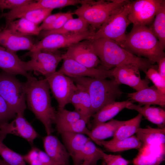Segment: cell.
<instances>
[{"instance_id": "60d3db41", "label": "cell", "mask_w": 165, "mask_h": 165, "mask_svg": "<svg viewBox=\"0 0 165 165\" xmlns=\"http://www.w3.org/2000/svg\"><path fill=\"white\" fill-rule=\"evenodd\" d=\"M39 150L37 147L32 146L27 153L23 156L24 161L30 165H44L39 157Z\"/></svg>"}, {"instance_id": "7a4b0ae2", "label": "cell", "mask_w": 165, "mask_h": 165, "mask_svg": "<svg viewBox=\"0 0 165 165\" xmlns=\"http://www.w3.org/2000/svg\"><path fill=\"white\" fill-rule=\"evenodd\" d=\"M94 51L101 63V67L109 70L121 65L138 67L145 73L150 68L155 66L146 58L130 53L115 42L106 38L91 40Z\"/></svg>"}, {"instance_id": "7bdbcfd3", "label": "cell", "mask_w": 165, "mask_h": 165, "mask_svg": "<svg viewBox=\"0 0 165 165\" xmlns=\"http://www.w3.org/2000/svg\"><path fill=\"white\" fill-rule=\"evenodd\" d=\"M38 155L40 160L44 165H61L52 159L45 152L40 149Z\"/></svg>"}, {"instance_id": "ac0fdd59", "label": "cell", "mask_w": 165, "mask_h": 165, "mask_svg": "<svg viewBox=\"0 0 165 165\" xmlns=\"http://www.w3.org/2000/svg\"><path fill=\"white\" fill-rule=\"evenodd\" d=\"M45 152L61 165H70V156L64 145L55 136L47 135L43 138Z\"/></svg>"}, {"instance_id": "3957f363", "label": "cell", "mask_w": 165, "mask_h": 165, "mask_svg": "<svg viewBox=\"0 0 165 165\" xmlns=\"http://www.w3.org/2000/svg\"><path fill=\"white\" fill-rule=\"evenodd\" d=\"M123 48L138 57H145L153 64L165 57L158 39L146 26L133 25L126 35Z\"/></svg>"}, {"instance_id": "ffe728a7", "label": "cell", "mask_w": 165, "mask_h": 165, "mask_svg": "<svg viewBox=\"0 0 165 165\" xmlns=\"http://www.w3.org/2000/svg\"><path fill=\"white\" fill-rule=\"evenodd\" d=\"M127 96L133 102H138L141 106L157 105L164 107L165 105V94L158 90L154 85L128 93Z\"/></svg>"}, {"instance_id": "5bb4252c", "label": "cell", "mask_w": 165, "mask_h": 165, "mask_svg": "<svg viewBox=\"0 0 165 165\" xmlns=\"http://www.w3.org/2000/svg\"><path fill=\"white\" fill-rule=\"evenodd\" d=\"M13 134L26 140L32 145L39 135L31 124L22 114H17L11 123L0 126V140L3 141L6 135Z\"/></svg>"}, {"instance_id": "d590c367", "label": "cell", "mask_w": 165, "mask_h": 165, "mask_svg": "<svg viewBox=\"0 0 165 165\" xmlns=\"http://www.w3.org/2000/svg\"><path fill=\"white\" fill-rule=\"evenodd\" d=\"M145 74L146 77L152 82L157 89L165 94V79L160 75L156 67L149 68Z\"/></svg>"}, {"instance_id": "8992f818", "label": "cell", "mask_w": 165, "mask_h": 165, "mask_svg": "<svg viewBox=\"0 0 165 165\" xmlns=\"http://www.w3.org/2000/svg\"><path fill=\"white\" fill-rule=\"evenodd\" d=\"M130 7V1H129L115 10L96 31L93 39L109 38L123 48L126 29L130 24L128 17Z\"/></svg>"}, {"instance_id": "f1b7e54d", "label": "cell", "mask_w": 165, "mask_h": 165, "mask_svg": "<svg viewBox=\"0 0 165 165\" xmlns=\"http://www.w3.org/2000/svg\"><path fill=\"white\" fill-rule=\"evenodd\" d=\"M5 28L26 36L38 35L41 32L38 25L23 18H19L11 21Z\"/></svg>"}, {"instance_id": "ba28073f", "label": "cell", "mask_w": 165, "mask_h": 165, "mask_svg": "<svg viewBox=\"0 0 165 165\" xmlns=\"http://www.w3.org/2000/svg\"><path fill=\"white\" fill-rule=\"evenodd\" d=\"M95 32L91 28L88 31L81 32L50 34L35 43L30 51L56 50L64 48H68L83 40H92Z\"/></svg>"}, {"instance_id": "4fadbf2b", "label": "cell", "mask_w": 165, "mask_h": 165, "mask_svg": "<svg viewBox=\"0 0 165 165\" xmlns=\"http://www.w3.org/2000/svg\"><path fill=\"white\" fill-rule=\"evenodd\" d=\"M62 56L71 59L87 67L96 68L101 63L96 55L91 40L86 39L68 48Z\"/></svg>"}, {"instance_id": "4dcf8cb0", "label": "cell", "mask_w": 165, "mask_h": 165, "mask_svg": "<svg viewBox=\"0 0 165 165\" xmlns=\"http://www.w3.org/2000/svg\"><path fill=\"white\" fill-rule=\"evenodd\" d=\"M142 116L140 113L134 117L124 123L119 127L112 139L121 140L130 137L137 132L140 128Z\"/></svg>"}, {"instance_id": "cb8c5ba5", "label": "cell", "mask_w": 165, "mask_h": 165, "mask_svg": "<svg viewBox=\"0 0 165 165\" xmlns=\"http://www.w3.org/2000/svg\"><path fill=\"white\" fill-rule=\"evenodd\" d=\"M135 134L143 146H165V128H155L149 126L146 128L140 127Z\"/></svg>"}, {"instance_id": "9a60e30c", "label": "cell", "mask_w": 165, "mask_h": 165, "mask_svg": "<svg viewBox=\"0 0 165 165\" xmlns=\"http://www.w3.org/2000/svg\"><path fill=\"white\" fill-rule=\"evenodd\" d=\"M140 70L131 65L121 64L113 69V78L119 85H128L138 91L148 87L149 79L141 78Z\"/></svg>"}, {"instance_id": "7402d4cb", "label": "cell", "mask_w": 165, "mask_h": 165, "mask_svg": "<svg viewBox=\"0 0 165 165\" xmlns=\"http://www.w3.org/2000/svg\"><path fill=\"white\" fill-rule=\"evenodd\" d=\"M130 102L133 103L131 100L115 101L105 106L92 116L93 119L91 123V129L112 119L122 110L126 108L127 104Z\"/></svg>"}, {"instance_id": "603a6c76", "label": "cell", "mask_w": 165, "mask_h": 165, "mask_svg": "<svg viewBox=\"0 0 165 165\" xmlns=\"http://www.w3.org/2000/svg\"><path fill=\"white\" fill-rule=\"evenodd\" d=\"M97 144L111 152H121L133 149L139 150L142 145L141 141L134 135L121 140L99 141Z\"/></svg>"}, {"instance_id": "74e56055", "label": "cell", "mask_w": 165, "mask_h": 165, "mask_svg": "<svg viewBox=\"0 0 165 165\" xmlns=\"http://www.w3.org/2000/svg\"><path fill=\"white\" fill-rule=\"evenodd\" d=\"M102 159L106 165H128L130 161L123 158L121 155L108 154L101 149Z\"/></svg>"}, {"instance_id": "d4e9b609", "label": "cell", "mask_w": 165, "mask_h": 165, "mask_svg": "<svg viewBox=\"0 0 165 165\" xmlns=\"http://www.w3.org/2000/svg\"><path fill=\"white\" fill-rule=\"evenodd\" d=\"M101 150L90 140L82 150L72 158L74 165H79L84 161L89 162L90 165H97L98 161L102 159Z\"/></svg>"}, {"instance_id": "44dd1931", "label": "cell", "mask_w": 165, "mask_h": 165, "mask_svg": "<svg viewBox=\"0 0 165 165\" xmlns=\"http://www.w3.org/2000/svg\"><path fill=\"white\" fill-rule=\"evenodd\" d=\"M126 108L136 111L149 122L160 128H165V111L162 108L146 105L142 107L133 103H129Z\"/></svg>"}, {"instance_id": "ee69618b", "label": "cell", "mask_w": 165, "mask_h": 165, "mask_svg": "<svg viewBox=\"0 0 165 165\" xmlns=\"http://www.w3.org/2000/svg\"><path fill=\"white\" fill-rule=\"evenodd\" d=\"M158 72L160 76L165 79V57L161 59L158 63Z\"/></svg>"}, {"instance_id": "277c9868", "label": "cell", "mask_w": 165, "mask_h": 165, "mask_svg": "<svg viewBox=\"0 0 165 165\" xmlns=\"http://www.w3.org/2000/svg\"><path fill=\"white\" fill-rule=\"evenodd\" d=\"M71 78L88 92L91 103V116L105 105L116 101L123 94L119 85L113 78L109 79L88 77Z\"/></svg>"}, {"instance_id": "7c38bea8", "label": "cell", "mask_w": 165, "mask_h": 165, "mask_svg": "<svg viewBox=\"0 0 165 165\" xmlns=\"http://www.w3.org/2000/svg\"><path fill=\"white\" fill-rule=\"evenodd\" d=\"M63 64L58 71L70 78L88 77L101 79H112L113 69L108 70L101 67L90 68L68 58L62 56Z\"/></svg>"}, {"instance_id": "ab89813d", "label": "cell", "mask_w": 165, "mask_h": 165, "mask_svg": "<svg viewBox=\"0 0 165 165\" xmlns=\"http://www.w3.org/2000/svg\"><path fill=\"white\" fill-rule=\"evenodd\" d=\"M73 13L68 11L62 14L51 24L46 27L43 31H51L61 28L69 20L73 18Z\"/></svg>"}, {"instance_id": "6da1fadb", "label": "cell", "mask_w": 165, "mask_h": 165, "mask_svg": "<svg viewBox=\"0 0 165 165\" xmlns=\"http://www.w3.org/2000/svg\"><path fill=\"white\" fill-rule=\"evenodd\" d=\"M26 78V100L28 107L43 124L47 135L52 134L57 111L52 105L48 83L45 79L38 80L30 74Z\"/></svg>"}, {"instance_id": "b9f144b4", "label": "cell", "mask_w": 165, "mask_h": 165, "mask_svg": "<svg viewBox=\"0 0 165 165\" xmlns=\"http://www.w3.org/2000/svg\"><path fill=\"white\" fill-rule=\"evenodd\" d=\"M62 13L61 12H59L53 14H51L47 16L41 25L39 26L40 31H43L46 27L53 23Z\"/></svg>"}, {"instance_id": "484cf974", "label": "cell", "mask_w": 165, "mask_h": 165, "mask_svg": "<svg viewBox=\"0 0 165 165\" xmlns=\"http://www.w3.org/2000/svg\"><path fill=\"white\" fill-rule=\"evenodd\" d=\"M60 134L64 145L72 158L82 150L88 141L91 140L81 134L64 132Z\"/></svg>"}, {"instance_id": "f6af8a7d", "label": "cell", "mask_w": 165, "mask_h": 165, "mask_svg": "<svg viewBox=\"0 0 165 165\" xmlns=\"http://www.w3.org/2000/svg\"><path fill=\"white\" fill-rule=\"evenodd\" d=\"M0 165H10L4 160L0 159Z\"/></svg>"}, {"instance_id": "1f68e13d", "label": "cell", "mask_w": 165, "mask_h": 165, "mask_svg": "<svg viewBox=\"0 0 165 165\" xmlns=\"http://www.w3.org/2000/svg\"><path fill=\"white\" fill-rule=\"evenodd\" d=\"M87 121L81 118L73 123L56 130L58 134L64 132H72L82 134L87 136L92 140L90 130L87 126Z\"/></svg>"}, {"instance_id": "681fc988", "label": "cell", "mask_w": 165, "mask_h": 165, "mask_svg": "<svg viewBox=\"0 0 165 165\" xmlns=\"http://www.w3.org/2000/svg\"></svg>"}, {"instance_id": "d6986e66", "label": "cell", "mask_w": 165, "mask_h": 165, "mask_svg": "<svg viewBox=\"0 0 165 165\" xmlns=\"http://www.w3.org/2000/svg\"><path fill=\"white\" fill-rule=\"evenodd\" d=\"M76 84L77 88L71 98L70 103L73 106L75 111L80 115L81 118L87 121V127L90 129H91L90 122L91 117V103L90 97L83 87Z\"/></svg>"}, {"instance_id": "8d00e7d4", "label": "cell", "mask_w": 165, "mask_h": 165, "mask_svg": "<svg viewBox=\"0 0 165 165\" xmlns=\"http://www.w3.org/2000/svg\"><path fill=\"white\" fill-rule=\"evenodd\" d=\"M16 114L0 95V126L14 118Z\"/></svg>"}, {"instance_id": "f35d334b", "label": "cell", "mask_w": 165, "mask_h": 165, "mask_svg": "<svg viewBox=\"0 0 165 165\" xmlns=\"http://www.w3.org/2000/svg\"><path fill=\"white\" fill-rule=\"evenodd\" d=\"M32 0H0V10L5 9L14 10L30 3Z\"/></svg>"}, {"instance_id": "bcb514c9", "label": "cell", "mask_w": 165, "mask_h": 165, "mask_svg": "<svg viewBox=\"0 0 165 165\" xmlns=\"http://www.w3.org/2000/svg\"><path fill=\"white\" fill-rule=\"evenodd\" d=\"M79 165H90V163L87 161H84Z\"/></svg>"}, {"instance_id": "4316f807", "label": "cell", "mask_w": 165, "mask_h": 165, "mask_svg": "<svg viewBox=\"0 0 165 165\" xmlns=\"http://www.w3.org/2000/svg\"><path fill=\"white\" fill-rule=\"evenodd\" d=\"M124 121L112 119L99 124L90 130L92 140L97 144L99 141L113 137L119 127Z\"/></svg>"}, {"instance_id": "8fae6325", "label": "cell", "mask_w": 165, "mask_h": 165, "mask_svg": "<svg viewBox=\"0 0 165 165\" xmlns=\"http://www.w3.org/2000/svg\"><path fill=\"white\" fill-rule=\"evenodd\" d=\"M164 0H137L130 1L128 14L133 25H150Z\"/></svg>"}, {"instance_id": "e575fe53", "label": "cell", "mask_w": 165, "mask_h": 165, "mask_svg": "<svg viewBox=\"0 0 165 165\" xmlns=\"http://www.w3.org/2000/svg\"><path fill=\"white\" fill-rule=\"evenodd\" d=\"M53 9H41L30 11L19 15L17 19L24 18L38 25L47 16L51 14Z\"/></svg>"}, {"instance_id": "5b68a950", "label": "cell", "mask_w": 165, "mask_h": 165, "mask_svg": "<svg viewBox=\"0 0 165 165\" xmlns=\"http://www.w3.org/2000/svg\"><path fill=\"white\" fill-rule=\"evenodd\" d=\"M129 1L82 0L81 6L73 13L86 21L96 31L115 10Z\"/></svg>"}, {"instance_id": "7dc6e473", "label": "cell", "mask_w": 165, "mask_h": 165, "mask_svg": "<svg viewBox=\"0 0 165 165\" xmlns=\"http://www.w3.org/2000/svg\"><path fill=\"white\" fill-rule=\"evenodd\" d=\"M101 165H106V163L104 161L102 162Z\"/></svg>"}, {"instance_id": "836d02e7", "label": "cell", "mask_w": 165, "mask_h": 165, "mask_svg": "<svg viewBox=\"0 0 165 165\" xmlns=\"http://www.w3.org/2000/svg\"><path fill=\"white\" fill-rule=\"evenodd\" d=\"M0 140V155L10 165H26L23 156L12 150Z\"/></svg>"}, {"instance_id": "f546056e", "label": "cell", "mask_w": 165, "mask_h": 165, "mask_svg": "<svg viewBox=\"0 0 165 165\" xmlns=\"http://www.w3.org/2000/svg\"><path fill=\"white\" fill-rule=\"evenodd\" d=\"M157 38L162 48H165V1L158 10L149 27Z\"/></svg>"}, {"instance_id": "d6a6232c", "label": "cell", "mask_w": 165, "mask_h": 165, "mask_svg": "<svg viewBox=\"0 0 165 165\" xmlns=\"http://www.w3.org/2000/svg\"><path fill=\"white\" fill-rule=\"evenodd\" d=\"M81 118L80 115L75 111H70L64 108L58 110L55 124L56 129L73 123Z\"/></svg>"}, {"instance_id": "c3c4849f", "label": "cell", "mask_w": 165, "mask_h": 165, "mask_svg": "<svg viewBox=\"0 0 165 165\" xmlns=\"http://www.w3.org/2000/svg\"><path fill=\"white\" fill-rule=\"evenodd\" d=\"M1 31V30H0V32Z\"/></svg>"}, {"instance_id": "9c48e42d", "label": "cell", "mask_w": 165, "mask_h": 165, "mask_svg": "<svg viewBox=\"0 0 165 165\" xmlns=\"http://www.w3.org/2000/svg\"><path fill=\"white\" fill-rule=\"evenodd\" d=\"M30 60L27 62L28 71H34L45 77L55 72L62 55L58 50L29 51Z\"/></svg>"}, {"instance_id": "e0dca14e", "label": "cell", "mask_w": 165, "mask_h": 165, "mask_svg": "<svg viewBox=\"0 0 165 165\" xmlns=\"http://www.w3.org/2000/svg\"><path fill=\"white\" fill-rule=\"evenodd\" d=\"M0 68L3 72L14 75H20L26 77L28 73L27 62L22 61L16 53L0 46Z\"/></svg>"}, {"instance_id": "52a82bcc", "label": "cell", "mask_w": 165, "mask_h": 165, "mask_svg": "<svg viewBox=\"0 0 165 165\" xmlns=\"http://www.w3.org/2000/svg\"><path fill=\"white\" fill-rule=\"evenodd\" d=\"M25 83L15 75L4 72L0 73V95L16 114L24 115L26 108Z\"/></svg>"}, {"instance_id": "83f0119b", "label": "cell", "mask_w": 165, "mask_h": 165, "mask_svg": "<svg viewBox=\"0 0 165 165\" xmlns=\"http://www.w3.org/2000/svg\"><path fill=\"white\" fill-rule=\"evenodd\" d=\"M91 28L89 24L82 18L78 17L68 20L61 28L51 31H42L39 35L42 38L53 34L76 33L85 31Z\"/></svg>"}, {"instance_id": "30bf717a", "label": "cell", "mask_w": 165, "mask_h": 165, "mask_svg": "<svg viewBox=\"0 0 165 165\" xmlns=\"http://www.w3.org/2000/svg\"><path fill=\"white\" fill-rule=\"evenodd\" d=\"M53 95L58 104V110L70 103L71 98L77 86L72 79L59 71L46 76Z\"/></svg>"}, {"instance_id": "2e32d148", "label": "cell", "mask_w": 165, "mask_h": 165, "mask_svg": "<svg viewBox=\"0 0 165 165\" xmlns=\"http://www.w3.org/2000/svg\"><path fill=\"white\" fill-rule=\"evenodd\" d=\"M35 43L30 36L17 34L7 28L0 32V46L15 53L22 50L30 51Z\"/></svg>"}]
</instances>
